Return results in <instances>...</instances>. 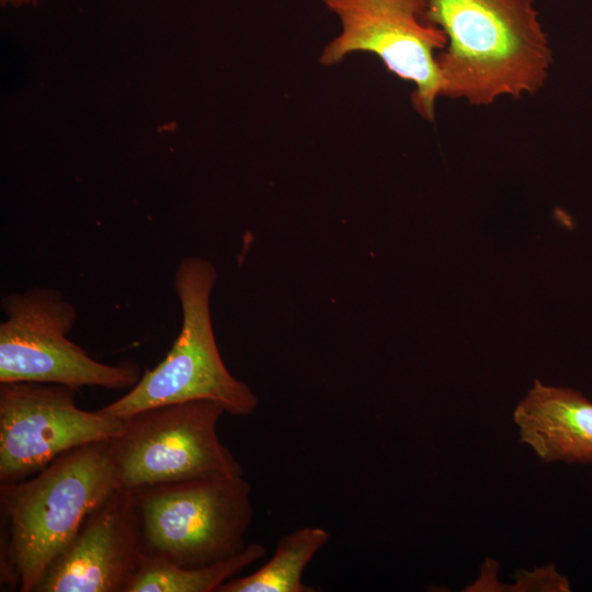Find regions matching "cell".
I'll list each match as a JSON object with an SVG mask.
<instances>
[{
  "label": "cell",
  "instance_id": "obj_10",
  "mask_svg": "<svg viewBox=\"0 0 592 592\" xmlns=\"http://www.w3.org/2000/svg\"><path fill=\"white\" fill-rule=\"evenodd\" d=\"M513 421L520 442L545 463H592V402L567 387L538 379L517 403Z\"/></svg>",
  "mask_w": 592,
  "mask_h": 592
},
{
  "label": "cell",
  "instance_id": "obj_4",
  "mask_svg": "<svg viewBox=\"0 0 592 592\" xmlns=\"http://www.w3.org/2000/svg\"><path fill=\"white\" fill-rule=\"evenodd\" d=\"M145 556L180 567L212 565L241 553L253 520L241 476L206 477L133 490Z\"/></svg>",
  "mask_w": 592,
  "mask_h": 592
},
{
  "label": "cell",
  "instance_id": "obj_11",
  "mask_svg": "<svg viewBox=\"0 0 592 592\" xmlns=\"http://www.w3.org/2000/svg\"><path fill=\"white\" fill-rule=\"evenodd\" d=\"M321 526H301L282 536L271 558L254 572L231 578L217 592H315L303 581V573L329 542Z\"/></svg>",
  "mask_w": 592,
  "mask_h": 592
},
{
  "label": "cell",
  "instance_id": "obj_6",
  "mask_svg": "<svg viewBox=\"0 0 592 592\" xmlns=\"http://www.w3.org/2000/svg\"><path fill=\"white\" fill-rule=\"evenodd\" d=\"M225 410L209 400L152 407L126 418L110 440L117 486L136 490L173 481L243 475L242 465L220 441Z\"/></svg>",
  "mask_w": 592,
  "mask_h": 592
},
{
  "label": "cell",
  "instance_id": "obj_5",
  "mask_svg": "<svg viewBox=\"0 0 592 592\" xmlns=\"http://www.w3.org/2000/svg\"><path fill=\"white\" fill-rule=\"evenodd\" d=\"M0 384L33 382L76 389H130L141 377L134 362L105 364L68 339L76 307L56 288L35 286L2 297Z\"/></svg>",
  "mask_w": 592,
  "mask_h": 592
},
{
  "label": "cell",
  "instance_id": "obj_12",
  "mask_svg": "<svg viewBox=\"0 0 592 592\" xmlns=\"http://www.w3.org/2000/svg\"><path fill=\"white\" fill-rule=\"evenodd\" d=\"M265 555L262 544L252 543L232 557L194 568L145 556L126 592H217L224 582Z\"/></svg>",
  "mask_w": 592,
  "mask_h": 592
},
{
  "label": "cell",
  "instance_id": "obj_13",
  "mask_svg": "<svg viewBox=\"0 0 592 592\" xmlns=\"http://www.w3.org/2000/svg\"><path fill=\"white\" fill-rule=\"evenodd\" d=\"M39 0H0L2 7H24V5H35Z\"/></svg>",
  "mask_w": 592,
  "mask_h": 592
},
{
  "label": "cell",
  "instance_id": "obj_7",
  "mask_svg": "<svg viewBox=\"0 0 592 592\" xmlns=\"http://www.w3.org/2000/svg\"><path fill=\"white\" fill-rule=\"evenodd\" d=\"M340 22V32L323 47L319 61L332 67L355 53L375 55L389 72L414 86L413 110L435 122L441 98L437 54L443 31L426 18V0H321Z\"/></svg>",
  "mask_w": 592,
  "mask_h": 592
},
{
  "label": "cell",
  "instance_id": "obj_1",
  "mask_svg": "<svg viewBox=\"0 0 592 592\" xmlns=\"http://www.w3.org/2000/svg\"><path fill=\"white\" fill-rule=\"evenodd\" d=\"M426 18L446 37L441 98L488 106L545 86L554 55L535 0H426Z\"/></svg>",
  "mask_w": 592,
  "mask_h": 592
},
{
  "label": "cell",
  "instance_id": "obj_3",
  "mask_svg": "<svg viewBox=\"0 0 592 592\" xmlns=\"http://www.w3.org/2000/svg\"><path fill=\"white\" fill-rule=\"evenodd\" d=\"M216 270L198 257L184 258L174 274L182 310L180 332L166 357L147 369L121 398L100 408L126 419L152 407L209 400L232 415L252 414L259 400L251 388L227 369L216 344L209 300Z\"/></svg>",
  "mask_w": 592,
  "mask_h": 592
},
{
  "label": "cell",
  "instance_id": "obj_2",
  "mask_svg": "<svg viewBox=\"0 0 592 592\" xmlns=\"http://www.w3.org/2000/svg\"><path fill=\"white\" fill-rule=\"evenodd\" d=\"M115 487L110 440L72 448L31 478L1 482V583L33 592L86 516Z\"/></svg>",
  "mask_w": 592,
  "mask_h": 592
},
{
  "label": "cell",
  "instance_id": "obj_9",
  "mask_svg": "<svg viewBox=\"0 0 592 592\" xmlns=\"http://www.w3.org/2000/svg\"><path fill=\"white\" fill-rule=\"evenodd\" d=\"M144 557L135 493L117 486L86 516L33 592H126Z\"/></svg>",
  "mask_w": 592,
  "mask_h": 592
},
{
  "label": "cell",
  "instance_id": "obj_8",
  "mask_svg": "<svg viewBox=\"0 0 592 592\" xmlns=\"http://www.w3.org/2000/svg\"><path fill=\"white\" fill-rule=\"evenodd\" d=\"M76 394L59 384H0V483L24 480L72 448L124 431L126 419L83 410Z\"/></svg>",
  "mask_w": 592,
  "mask_h": 592
}]
</instances>
